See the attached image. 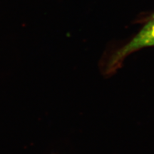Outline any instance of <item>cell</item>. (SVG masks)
<instances>
[{
  "mask_svg": "<svg viewBox=\"0 0 154 154\" xmlns=\"http://www.w3.org/2000/svg\"><path fill=\"white\" fill-rule=\"evenodd\" d=\"M149 47H154V13L148 18L143 26L130 40L109 55L105 64V74H113L120 68L128 56Z\"/></svg>",
  "mask_w": 154,
  "mask_h": 154,
  "instance_id": "1",
  "label": "cell"
}]
</instances>
